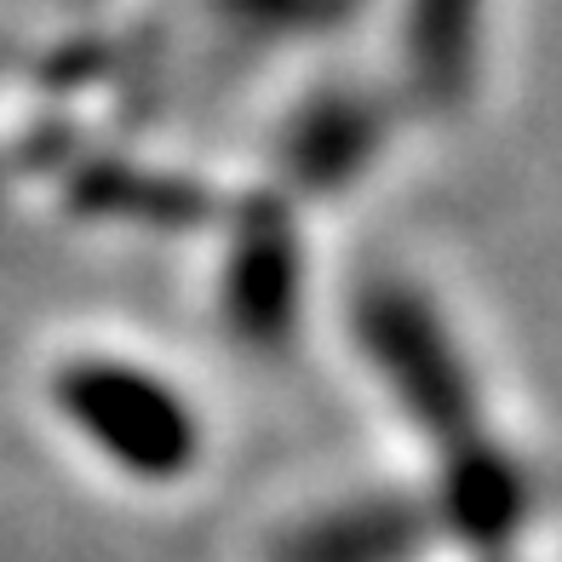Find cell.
Here are the masks:
<instances>
[{"mask_svg":"<svg viewBox=\"0 0 562 562\" xmlns=\"http://www.w3.org/2000/svg\"><path fill=\"white\" fill-rule=\"evenodd\" d=\"M58 396H64V414L126 471L178 476L195 459V419L161 379L92 362L64 373Z\"/></svg>","mask_w":562,"mask_h":562,"instance_id":"6da1fadb","label":"cell"},{"mask_svg":"<svg viewBox=\"0 0 562 562\" xmlns=\"http://www.w3.org/2000/svg\"><path fill=\"white\" fill-rule=\"evenodd\" d=\"M373 334H379V345H385L407 396H414L430 419H459V379L448 368L437 334H430V322L419 311H407V304H379Z\"/></svg>","mask_w":562,"mask_h":562,"instance_id":"7a4b0ae2","label":"cell"},{"mask_svg":"<svg viewBox=\"0 0 562 562\" xmlns=\"http://www.w3.org/2000/svg\"><path fill=\"white\" fill-rule=\"evenodd\" d=\"M288 288H293V265L281 241H259L252 252H241V270L229 281V299H236V316L247 327H276L288 316Z\"/></svg>","mask_w":562,"mask_h":562,"instance_id":"3957f363","label":"cell"}]
</instances>
